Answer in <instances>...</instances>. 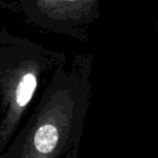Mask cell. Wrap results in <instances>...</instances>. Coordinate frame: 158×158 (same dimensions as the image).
Returning <instances> with one entry per match:
<instances>
[{
    "label": "cell",
    "mask_w": 158,
    "mask_h": 158,
    "mask_svg": "<svg viewBox=\"0 0 158 158\" xmlns=\"http://www.w3.org/2000/svg\"><path fill=\"white\" fill-rule=\"evenodd\" d=\"M66 158H70V157H66Z\"/></svg>",
    "instance_id": "277c9868"
},
{
    "label": "cell",
    "mask_w": 158,
    "mask_h": 158,
    "mask_svg": "<svg viewBox=\"0 0 158 158\" xmlns=\"http://www.w3.org/2000/svg\"><path fill=\"white\" fill-rule=\"evenodd\" d=\"M92 54H76L61 64L0 158H78L92 99Z\"/></svg>",
    "instance_id": "6da1fadb"
},
{
    "label": "cell",
    "mask_w": 158,
    "mask_h": 158,
    "mask_svg": "<svg viewBox=\"0 0 158 158\" xmlns=\"http://www.w3.org/2000/svg\"><path fill=\"white\" fill-rule=\"evenodd\" d=\"M101 0H16V10L33 27L89 42V28L101 16Z\"/></svg>",
    "instance_id": "3957f363"
},
{
    "label": "cell",
    "mask_w": 158,
    "mask_h": 158,
    "mask_svg": "<svg viewBox=\"0 0 158 158\" xmlns=\"http://www.w3.org/2000/svg\"><path fill=\"white\" fill-rule=\"evenodd\" d=\"M64 51L0 31V153L7 149L48 75L67 62Z\"/></svg>",
    "instance_id": "7a4b0ae2"
}]
</instances>
